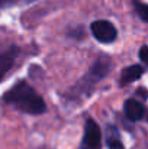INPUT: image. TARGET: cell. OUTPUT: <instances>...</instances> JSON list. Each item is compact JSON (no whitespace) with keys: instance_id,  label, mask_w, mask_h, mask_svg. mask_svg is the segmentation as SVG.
Returning <instances> with one entry per match:
<instances>
[{"instance_id":"1","label":"cell","mask_w":148,"mask_h":149,"mask_svg":"<svg viewBox=\"0 0 148 149\" xmlns=\"http://www.w3.org/2000/svg\"><path fill=\"white\" fill-rule=\"evenodd\" d=\"M3 100L4 103L13 106L19 111L28 114H41L47 109L42 97L25 81H20L16 86H13L3 96Z\"/></svg>"},{"instance_id":"3","label":"cell","mask_w":148,"mask_h":149,"mask_svg":"<svg viewBox=\"0 0 148 149\" xmlns=\"http://www.w3.org/2000/svg\"><path fill=\"white\" fill-rule=\"evenodd\" d=\"M90 29H92L93 36L102 44H110L118 36L116 28L107 20H96V22H93Z\"/></svg>"},{"instance_id":"6","label":"cell","mask_w":148,"mask_h":149,"mask_svg":"<svg viewBox=\"0 0 148 149\" xmlns=\"http://www.w3.org/2000/svg\"><path fill=\"white\" fill-rule=\"evenodd\" d=\"M144 74V68L141 65H131L128 68H125L121 72V83L122 84H129L137 81L141 75Z\"/></svg>"},{"instance_id":"9","label":"cell","mask_w":148,"mask_h":149,"mask_svg":"<svg viewBox=\"0 0 148 149\" xmlns=\"http://www.w3.org/2000/svg\"><path fill=\"white\" fill-rule=\"evenodd\" d=\"M34 0H0V7H7V6H13V4H19V3H29Z\"/></svg>"},{"instance_id":"11","label":"cell","mask_w":148,"mask_h":149,"mask_svg":"<svg viewBox=\"0 0 148 149\" xmlns=\"http://www.w3.org/2000/svg\"><path fill=\"white\" fill-rule=\"evenodd\" d=\"M147 120H148V117H147Z\"/></svg>"},{"instance_id":"4","label":"cell","mask_w":148,"mask_h":149,"mask_svg":"<svg viewBox=\"0 0 148 149\" xmlns=\"http://www.w3.org/2000/svg\"><path fill=\"white\" fill-rule=\"evenodd\" d=\"M123 111H125V116L135 122V120H140L144 117V113H145V107L144 104L140 101V100L135 99H129L125 101V106H123Z\"/></svg>"},{"instance_id":"10","label":"cell","mask_w":148,"mask_h":149,"mask_svg":"<svg viewBox=\"0 0 148 149\" xmlns=\"http://www.w3.org/2000/svg\"><path fill=\"white\" fill-rule=\"evenodd\" d=\"M140 58H141V61H142L144 64L148 65V45L142 47V48L140 49Z\"/></svg>"},{"instance_id":"7","label":"cell","mask_w":148,"mask_h":149,"mask_svg":"<svg viewBox=\"0 0 148 149\" xmlns=\"http://www.w3.org/2000/svg\"><path fill=\"white\" fill-rule=\"evenodd\" d=\"M106 142H107L109 149H125L123 148V143L119 139L118 130L113 129V127H109L107 129V132H106Z\"/></svg>"},{"instance_id":"5","label":"cell","mask_w":148,"mask_h":149,"mask_svg":"<svg viewBox=\"0 0 148 149\" xmlns=\"http://www.w3.org/2000/svg\"><path fill=\"white\" fill-rule=\"evenodd\" d=\"M18 52H19V49L16 47H12V48H9L7 51H4V52L0 54V81L4 78V75L13 67L15 59L18 56Z\"/></svg>"},{"instance_id":"8","label":"cell","mask_w":148,"mask_h":149,"mask_svg":"<svg viewBox=\"0 0 148 149\" xmlns=\"http://www.w3.org/2000/svg\"><path fill=\"white\" fill-rule=\"evenodd\" d=\"M134 4H135V9H137V13L140 15V17L148 22V4H144L141 1H135Z\"/></svg>"},{"instance_id":"2","label":"cell","mask_w":148,"mask_h":149,"mask_svg":"<svg viewBox=\"0 0 148 149\" xmlns=\"http://www.w3.org/2000/svg\"><path fill=\"white\" fill-rule=\"evenodd\" d=\"M102 148V132L99 125L89 119L84 126V136L81 142V149H100Z\"/></svg>"}]
</instances>
